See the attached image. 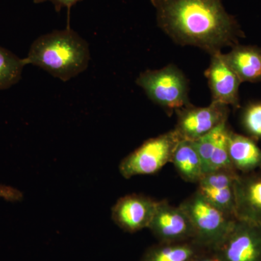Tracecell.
Returning a JSON list of instances; mask_svg holds the SVG:
<instances>
[{
    "instance_id": "6",
    "label": "cell",
    "mask_w": 261,
    "mask_h": 261,
    "mask_svg": "<svg viewBox=\"0 0 261 261\" xmlns=\"http://www.w3.org/2000/svg\"><path fill=\"white\" fill-rule=\"evenodd\" d=\"M178 119L175 130L181 140L195 141L222 123L228 116L227 106L211 102L207 107H194L188 104L176 111Z\"/></svg>"
},
{
    "instance_id": "8",
    "label": "cell",
    "mask_w": 261,
    "mask_h": 261,
    "mask_svg": "<svg viewBox=\"0 0 261 261\" xmlns=\"http://www.w3.org/2000/svg\"><path fill=\"white\" fill-rule=\"evenodd\" d=\"M148 228L161 243H179L195 238V230L185 211L164 200L159 201Z\"/></svg>"
},
{
    "instance_id": "13",
    "label": "cell",
    "mask_w": 261,
    "mask_h": 261,
    "mask_svg": "<svg viewBox=\"0 0 261 261\" xmlns=\"http://www.w3.org/2000/svg\"><path fill=\"white\" fill-rule=\"evenodd\" d=\"M228 150L233 168L239 173H248L261 168V148L250 137L229 130Z\"/></svg>"
},
{
    "instance_id": "22",
    "label": "cell",
    "mask_w": 261,
    "mask_h": 261,
    "mask_svg": "<svg viewBox=\"0 0 261 261\" xmlns=\"http://www.w3.org/2000/svg\"><path fill=\"white\" fill-rule=\"evenodd\" d=\"M190 261H223L222 258L215 250H206Z\"/></svg>"
},
{
    "instance_id": "19",
    "label": "cell",
    "mask_w": 261,
    "mask_h": 261,
    "mask_svg": "<svg viewBox=\"0 0 261 261\" xmlns=\"http://www.w3.org/2000/svg\"><path fill=\"white\" fill-rule=\"evenodd\" d=\"M243 125L254 138H261V103L250 105L243 115Z\"/></svg>"
},
{
    "instance_id": "14",
    "label": "cell",
    "mask_w": 261,
    "mask_h": 261,
    "mask_svg": "<svg viewBox=\"0 0 261 261\" xmlns=\"http://www.w3.org/2000/svg\"><path fill=\"white\" fill-rule=\"evenodd\" d=\"M226 63L242 82L261 81V49L252 46L235 45L224 54Z\"/></svg>"
},
{
    "instance_id": "2",
    "label": "cell",
    "mask_w": 261,
    "mask_h": 261,
    "mask_svg": "<svg viewBox=\"0 0 261 261\" xmlns=\"http://www.w3.org/2000/svg\"><path fill=\"white\" fill-rule=\"evenodd\" d=\"M90 58L88 43L68 27L38 37L24 61L68 82L87 70Z\"/></svg>"
},
{
    "instance_id": "18",
    "label": "cell",
    "mask_w": 261,
    "mask_h": 261,
    "mask_svg": "<svg viewBox=\"0 0 261 261\" xmlns=\"http://www.w3.org/2000/svg\"><path fill=\"white\" fill-rule=\"evenodd\" d=\"M229 130L226 123L220 125L214 151L205 173L221 169L235 170L228 154V137Z\"/></svg>"
},
{
    "instance_id": "5",
    "label": "cell",
    "mask_w": 261,
    "mask_h": 261,
    "mask_svg": "<svg viewBox=\"0 0 261 261\" xmlns=\"http://www.w3.org/2000/svg\"><path fill=\"white\" fill-rule=\"evenodd\" d=\"M181 140L175 129L149 139L120 163L119 171L125 178L152 175L171 163L175 148Z\"/></svg>"
},
{
    "instance_id": "11",
    "label": "cell",
    "mask_w": 261,
    "mask_h": 261,
    "mask_svg": "<svg viewBox=\"0 0 261 261\" xmlns=\"http://www.w3.org/2000/svg\"><path fill=\"white\" fill-rule=\"evenodd\" d=\"M206 75L212 94V102L235 108L240 106L239 88L242 82L226 63L224 54L218 53L211 56Z\"/></svg>"
},
{
    "instance_id": "15",
    "label": "cell",
    "mask_w": 261,
    "mask_h": 261,
    "mask_svg": "<svg viewBox=\"0 0 261 261\" xmlns=\"http://www.w3.org/2000/svg\"><path fill=\"white\" fill-rule=\"evenodd\" d=\"M171 163L184 181L197 184L203 176L202 162L192 141L178 142Z\"/></svg>"
},
{
    "instance_id": "4",
    "label": "cell",
    "mask_w": 261,
    "mask_h": 261,
    "mask_svg": "<svg viewBox=\"0 0 261 261\" xmlns=\"http://www.w3.org/2000/svg\"><path fill=\"white\" fill-rule=\"evenodd\" d=\"M136 82L152 102L166 110L177 111L189 104L186 77L175 65L146 70Z\"/></svg>"
},
{
    "instance_id": "3",
    "label": "cell",
    "mask_w": 261,
    "mask_h": 261,
    "mask_svg": "<svg viewBox=\"0 0 261 261\" xmlns=\"http://www.w3.org/2000/svg\"><path fill=\"white\" fill-rule=\"evenodd\" d=\"M179 206L190 218L195 230L192 241L207 250L219 247L237 219L215 207L197 191Z\"/></svg>"
},
{
    "instance_id": "12",
    "label": "cell",
    "mask_w": 261,
    "mask_h": 261,
    "mask_svg": "<svg viewBox=\"0 0 261 261\" xmlns=\"http://www.w3.org/2000/svg\"><path fill=\"white\" fill-rule=\"evenodd\" d=\"M234 197L236 219L261 226V170L239 173Z\"/></svg>"
},
{
    "instance_id": "10",
    "label": "cell",
    "mask_w": 261,
    "mask_h": 261,
    "mask_svg": "<svg viewBox=\"0 0 261 261\" xmlns=\"http://www.w3.org/2000/svg\"><path fill=\"white\" fill-rule=\"evenodd\" d=\"M239 173L221 169L205 173L197 183V192L215 207L235 218L234 182Z\"/></svg>"
},
{
    "instance_id": "9",
    "label": "cell",
    "mask_w": 261,
    "mask_h": 261,
    "mask_svg": "<svg viewBox=\"0 0 261 261\" xmlns=\"http://www.w3.org/2000/svg\"><path fill=\"white\" fill-rule=\"evenodd\" d=\"M159 202V201L138 194L124 196L113 206L112 219L125 231L137 232L149 227Z\"/></svg>"
},
{
    "instance_id": "1",
    "label": "cell",
    "mask_w": 261,
    "mask_h": 261,
    "mask_svg": "<svg viewBox=\"0 0 261 261\" xmlns=\"http://www.w3.org/2000/svg\"><path fill=\"white\" fill-rule=\"evenodd\" d=\"M158 25L173 42L194 46L211 56L238 45L243 37L236 19L222 0H150Z\"/></svg>"
},
{
    "instance_id": "7",
    "label": "cell",
    "mask_w": 261,
    "mask_h": 261,
    "mask_svg": "<svg viewBox=\"0 0 261 261\" xmlns=\"http://www.w3.org/2000/svg\"><path fill=\"white\" fill-rule=\"evenodd\" d=\"M215 251L223 261H261V226L236 219Z\"/></svg>"
},
{
    "instance_id": "20",
    "label": "cell",
    "mask_w": 261,
    "mask_h": 261,
    "mask_svg": "<svg viewBox=\"0 0 261 261\" xmlns=\"http://www.w3.org/2000/svg\"><path fill=\"white\" fill-rule=\"evenodd\" d=\"M80 1H82V0H34V3L35 4L51 3V4L54 5L55 9L58 13L61 12L63 8H66L67 10H68V13H69L72 7L74 6L75 5H76Z\"/></svg>"
},
{
    "instance_id": "17",
    "label": "cell",
    "mask_w": 261,
    "mask_h": 261,
    "mask_svg": "<svg viewBox=\"0 0 261 261\" xmlns=\"http://www.w3.org/2000/svg\"><path fill=\"white\" fill-rule=\"evenodd\" d=\"M25 62L0 46V91L15 85L20 80Z\"/></svg>"
},
{
    "instance_id": "21",
    "label": "cell",
    "mask_w": 261,
    "mask_h": 261,
    "mask_svg": "<svg viewBox=\"0 0 261 261\" xmlns=\"http://www.w3.org/2000/svg\"><path fill=\"white\" fill-rule=\"evenodd\" d=\"M0 197L8 201L15 202V201L22 200L23 194L13 187L0 185Z\"/></svg>"
},
{
    "instance_id": "16",
    "label": "cell",
    "mask_w": 261,
    "mask_h": 261,
    "mask_svg": "<svg viewBox=\"0 0 261 261\" xmlns=\"http://www.w3.org/2000/svg\"><path fill=\"white\" fill-rule=\"evenodd\" d=\"M207 250L190 241L161 243L149 248L140 261H190Z\"/></svg>"
}]
</instances>
